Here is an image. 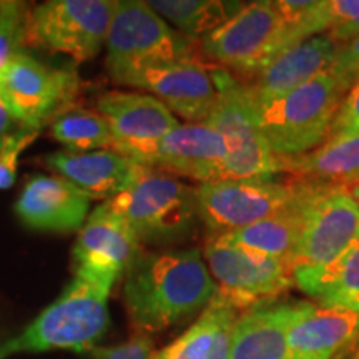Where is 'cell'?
Segmentation results:
<instances>
[{"label":"cell","mask_w":359,"mask_h":359,"mask_svg":"<svg viewBox=\"0 0 359 359\" xmlns=\"http://www.w3.org/2000/svg\"><path fill=\"white\" fill-rule=\"evenodd\" d=\"M45 165L57 177L74 183L90 200L109 201L128 187L140 163L115 150L72 151L48 155Z\"/></svg>","instance_id":"ffe728a7"},{"label":"cell","mask_w":359,"mask_h":359,"mask_svg":"<svg viewBox=\"0 0 359 359\" xmlns=\"http://www.w3.org/2000/svg\"><path fill=\"white\" fill-rule=\"evenodd\" d=\"M326 35H330L331 40L336 45H344L348 42H351V40L358 39L359 37V15L356 19L346 22V24L336 27V29L330 30Z\"/></svg>","instance_id":"836d02e7"},{"label":"cell","mask_w":359,"mask_h":359,"mask_svg":"<svg viewBox=\"0 0 359 359\" xmlns=\"http://www.w3.org/2000/svg\"><path fill=\"white\" fill-rule=\"evenodd\" d=\"M97 111L114 135V148L122 155L160 140L178 127V118L158 98L148 93L111 90L98 97Z\"/></svg>","instance_id":"2e32d148"},{"label":"cell","mask_w":359,"mask_h":359,"mask_svg":"<svg viewBox=\"0 0 359 359\" xmlns=\"http://www.w3.org/2000/svg\"><path fill=\"white\" fill-rule=\"evenodd\" d=\"M110 293L111 286L75 275L22 333L0 344V359L55 349L90 353L109 331Z\"/></svg>","instance_id":"7a4b0ae2"},{"label":"cell","mask_w":359,"mask_h":359,"mask_svg":"<svg viewBox=\"0 0 359 359\" xmlns=\"http://www.w3.org/2000/svg\"><path fill=\"white\" fill-rule=\"evenodd\" d=\"M359 132V79L351 85L341 102L338 111L331 125L330 138L346 137V135Z\"/></svg>","instance_id":"4dcf8cb0"},{"label":"cell","mask_w":359,"mask_h":359,"mask_svg":"<svg viewBox=\"0 0 359 359\" xmlns=\"http://www.w3.org/2000/svg\"><path fill=\"white\" fill-rule=\"evenodd\" d=\"M90 196L62 177L39 175L29 180L15 203V213L29 228L69 233L83 226Z\"/></svg>","instance_id":"ac0fdd59"},{"label":"cell","mask_w":359,"mask_h":359,"mask_svg":"<svg viewBox=\"0 0 359 359\" xmlns=\"http://www.w3.org/2000/svg\"><path fill=\"white\" fill-rule=\"evenodd\" d=\"M123 87L145 90L190 123H203L217 100L213 65L198 58L150 67L130 77Z\"/></svg>","instance_id":"9a60e30c"},{"label":"cell","mask_w":359,"mask_h":359,"mask_svg":"<svg viewBox=\"0 0 359 359\" xmlns=\"http://www.w3.org/2000/svg\"><path fill=\"white\" fill-rule=\"evenodd\" d=\"M341 359H346V356H344V358H341ZM348 359H351V358H348Z\"/></svg>","instance_id":"74e56055"},{"label":"cell","mask_w":359,"mask_h":359,"mask_svg":"<svg viewBox=\"0 0 359 359\" xmlns=\"http://www.w3.org/2000/svg\"><path fill=\"white\" fill-rule=\"evenodd\" d=\"M217 294V283L196 248L143 253L125 275L122 291L135 333L150 336L196 318Z\"/></svg>","instance_id":"6da1fadb"},{"label":"cell","mask_w":359,"mask_h":359,"mask_svg":"<svg viewBox=\"0 0 359 359\" xmlns=\"http://www.w3.org/2000/svg\"><path fill=\"white\" fill-rule=\"evenodd\" d=\"M27 12L29 8L22 2H0V75L25 45Z\"/></svg>","instance_id":"83f0119b"},{"label":"cell","mask_w":359,"mask_h":359,"mask_svg":"<svg viewBox=\"0 0 359 359\" xmlns=\"http://www.w3.org/2000/svg\"><path fill=\"white\" fill-rule=\"evenodd\" d=\"M293 276L320 306L359 313V240L325 266L294 268Z\"/></svg>","instance_id":"7402d4cb"},{"label":"cell","mask_w":359,"mask_h":359,"mask_svg":"<svg viewBox=\"0 0 359 359\" xmlns=\"http://www.w3.org/2000/svg\"><path fill=\"white\" fill-rule=\"evenodd\" d=\"M161 19L175 27L180 34L195 40L215 32L226 24L245 2L224 0H151L148 2Z\"/></svg>","instance_id":"d4e9b609"},{"label":"cell","mask_w":359,"mask_h":359,"mask_svg":"<svg viewBox=\"0 0 359 359\" xmlns=\"http://www.w3.org/2000/svg\"><path fill=\"white\" fill-rule=\"evenodd\" d=\"M15 123V120L12 118L11 111H8V107L6 100H4L2 92H0V140H2L6 135H8L12 130H15L12 125Z\"/></svg>","instance_id":"e575fe53"},{"label":"cell","mask_w":359,"mask_h":359,"mask_svg":"<svg viewBox=\"0 0 359 359\" xmlns=\"http://www.w3.org/2000/svg\"><path fill=\"white\" fill-rule=\"evenodd\" d=\"M142 245H175L201 223L196 188L173 175L140 165L128 187L105 201Z\"/></svg>","instance_id":"3957f363"},{"label":"cell","mask_w":359,"mask_h":359,"mask_svg":"<svg viewBox=\"0 0 359 359\" xmlns=\"http://www.w3.org/2000/svg\"><path fill=\"white\" fill-rule=\"evenodd\" d=\"M53 138L72 151L111 150L114 135L107 120L98 111L67 109L52 120Z\"/></svg>","instance_id":"4316f807"},{"label":"cell","mask_w":359,"mask_h":359,"mask_svg":"<svg viewBox=\"0 0 359 359\" xmlns=\"http://www.w3.org/2000/svg\"><path fill=\"white\" fill-rule=\"evenodd\" d=\"M304 302L269 299L238 314L230 359H288V331Z\"/></svg>","instance_id":"d6986e66"},{"label":"cell","mask_w":359,"mask_h":359,"mask_svg":"<svg viewBox=\"0 0 359 359\" xmlns=\"http://www.w3.org/2000/svg\"><path fill=\"white\" fill-rule=\"evenodd\" d=\"M349 90L333 74H321L286 95L258 100L259 133L278 156L304 155L327 142L331 125Z\"/></svg>","instance_id":"277c9868"},{"label":"cell","mask_w":359,"mask_h":359,"mask_svg":"<svg viewBox=\"0 0 359 359\" xmlns=\"http://www.w3.org/2000/svg\"><path fill=\"white\" fill-rule=\"evenodd\" d=\"M306 182L275 178L217 180L196 187L200 219L208 235L240 230L286 212L303 196Z\"/></svg>","instance_id":"ba28073f"},{"label":"cell","mask_w":359,"mask_h":359,"mask_svg":"<svg viewBox=\"0 0 359 359\" xmlns=\"http://www.w3.org/2000/svg\"><path fill=\"white\" fill-rule=\"evenodd\" d=\"M39 133L40 130L19 127L0 140V190L13 185L19 168V156Z\"/></svg>","instance_id":"f1b7e54d"},{"label":"cell","mask_w":359,"mask_h":359,"mask_svg":"<svg viewBox=\"0 0 359 359\" xmlns=\"http://www.w3.org/2000/svg\"><path fill=\"white\" fill-rule=\"evenodd\" d=\"M303 218L293 269L325 266L359 240V206L344 185L308 182Z\"/></svg>","instance_id":"30bf717a"},{"label":"cell","mask_w":359,"mask_h":359,"mask_svg":"<svg viewBox=\"0 0 359 359\" xmlns=\"http://www.w3.org/2000/svg\"><path fill=\"white\" fill-rule=\"evenodd\" d=\"M203 259L217 283L218 294L240 311L278 299L294 286L291 263L248 253L223 243L217 236H206Z\"/></svg>","instance_id":"7c38bea8"},{"label":"cell","mask_w":359,"mask_h":359,"mask_svg":"<svg viewBox=\"0 0 359 359\" xmlns=\"http://www.w3.org/2000/svg\"><path fill=\"white\" fill-rule=\"evenodd\" d=\"M359 343V313L303 303L288 331V359H341Z\"/></svg>","instance_id":"e0dca14e"},{"label":"cell","mask_w":359,"mask_h":359,"mask_svg":"<svg viewBox=\"0 0 359 359\" xmlns=\"http://www.w3.org/2000/svg\"><path fill=\"white\" fill-rule=\"evenodd\" d=\"M213 79L217 100L203 125L222 135L226 143L222 180L271 178L283 173L281 156L273 154L259 133L251 85L217 65Z\"/></svg>","instance_id":"8992f818"},{"label":"cell","mask_w":359,"mask_h":359,"mask_svg":"<svg viewBox=\"0 0 359 359\" xmlns=\"http://www.w3.org/2000/svg\"><path fill=\"white\" fill-rule=\"evenodd\" d=\"M238 318V316H236ZM236 318L228 320L224 325L219 327L217 338H215L212 349L206 354L205 359H230V349H231V327Z\"/></svg>","instance_id":"d6a6232c"},{"label":"cell","mask_w":359,"mask_h":359,"mask_svg":"<svg viewBox=\"0 0 359 359\" xmlns=\"http://www.w3.org/2000/svg\"><path fill=\"white\" fill-rule=\"evenodd\" d=\"M338 47L330 35H316L280 53L246 82L258 100L286 95L318 75L331 72Z\"/></svg>","instance_id":"44dd1931"},{"label":"cell","mask_w":359,"mask_h":359,"mask_svg":"<svg viewBox=\"0 0 359 359\" xmlns=\"http://www.w3.org/2000/svg\"><path fill=\"white\" fill-rule=\"evenodd\" d=\"M105 47L107 70L118 85L137 72L196 58L200 52L196 40L175 30L142 0L115 2Z\"/></svg>","instance_id":"5b68a950"},{"label":"cell","mask_w":359,"mask_h":359,"mask_svg":"<svg viewBox=\"0 0 359 359\" xmlns=\"http://www.w3.org/2000/svg\"><path fill=\"white\" fill-rule=\"evenodd\" d=\"M228 155L222 135L203 123L178 125L150 145L130 151L128 158L173 177L200 183L222 180L223 161Z\"/></svg>","instance_id":"5bb4252c"},{"label":"cell","mask_w":359,"mask_h":359,"mask_svg":"<svg viewBox=\"0 0 359 359\" xmlns=\"http://www.w3.org/2000/svg\"><path fill=\"white\" fill-rule=\"evenodd\" d=\"M283 173L316 183H346L359 180V132L331 138L304 155L281 156Z\"/></svg>","instance_id":"cb8c5ba5"},{"label":"cell","mask_w":359,"mask_h":359,"mask_svg":"<svg viewBox=\"0 0 359 359\" xmlns=\"http://www.w3.org/2000/svg\"><path fill=\"white\" fill-rule=\"evenodd\" d=\"M308 190V182L304 193ZM303 196L298 203L291 206L286 212L273 215L262 222L240 228V230L223 233V235H212L222 240L223 243L245 250L248 253L262 255L283 259L293 264L296 248L299 245V238L303 231Z\"/></svg>","instance_id":"603a6c76"},{"label":"cell","mask_w":359,"mask_h":359,"mask_svg":"<svg viewBox=\"0 0 359 359\" xmlns=\"http://www.w3.org/2000/svg\"><path fill=\"white\" fill-rule=\"evenodd\" d=\"M115 0H48L29 8L25 45L92 60L109 35Z\"/></svg>","instance_id":"9c48e42d"},{"label":"cell","mask_w":359,"mask_h":359,"mask_svg":"<svg viewBox=\"0 0 359 359\" xmlns=\"http://www.w3.org/2000/svg\"><path fill=\"white\" fill-rule=\"evenodd\" d=\"M80 90L75 72L52 69L24 50L0 75V92L12 118L20 127L40 130L70 109Z\"/></svg>","instance_id":"8fae6325"},{"label":"cell","mask_w":359,"mask_h":359,"mask_svg":"<svg viewBox=\"0 0 359 359\" xmlns=\"http://www.w3.org/2000/svg\"><path fill=\"white\" fill-rule=\"evenodd\" d=\"M200 52L213 65L250 80L299 42L283 20L275 2H248L215 32L200 39Z\"/></svg>","instance_id":"52a82bcc"},{"label":"cell","mask_w":359,"mask_h":359,"mask_svg":"<svg viewBox=\"0 0 359 359\" xmlns=\"http://www.w3.org/2000/svg\"><path fill=\"white\" fill-rule=\"evenodd\" d=\"M330 74L351 88V85L359 79V37L339 45Z\"/></svg>","instance_id":"1f68e13d"},{"label":"cell","mask_w":359,"mask_h":359,"mask_svg":"<svg viewBox=\"0 0 359 359\" xmlns=\"http://www.w3.org/2000/svg\"><path fill=\"white\" fill-rule=\"evenodd\" d=\"M351 359H359V343H358V346H356V349H354V353H353V356H351Z\"/></svg>","instance_id":"8d00e7d4"},{"label":"cell","mask_w":359,"mask_h":359,"mask_svg":"<svg viewBox=\"0 0 359 359\" xmlns=\"http://www.w3.org/2000/svg\"><path fill=\"white\" fill-rule=\"evenodd\" d=\"M155 343L150 334L135 333L115 346H95L90 351L92 359H154Z\"/></svg>","instance_id":"f546056e"},{"label":"cell","mask_w":359,"mask_h":359,"mask_svg":"<svg viewBox=\"0 0 359 359\" xmlns=\"http://www.w3.org/2000/svg\"><path fill=\"white\" fill-rule=\"evenodd\" d=\"M240 313V309L226 302L223 296L217 294L208 308L200 314L198 320L173 343L155 351L154 359H205L212 349L219 327Z\"/></svg>","instance_id":"484cf974"},{"label":"cell","mask_w":359,"mask_h":359,"mask_svg":"<svg viewBox=\"0 0 359 359\" xmlns=\"http://www.w3.org/2000/svg\"><path fill=\"white\" fill-rule=\"evenodd\" d=\"M143 255L142 243L109 205L97 206L79 230L72 250L75 275L114 285Z\"/></svg>","instance_id":"4fadbf2b"},{"label":"cell","mask_w":359,"mask_h":359,"mask_svg":"<svg viewBox=\"0 0 359 359\" xmlns=\"http://www.w3.org/2000/svg\"><path fill=\"white\" fill-rule=\"evenodd\" d=\"M344 188H346V191L353 196V200L356 201L358 206H359V180H358V182L346 183V185H344Z\"/></svg>","instance_id":"d590c367"}]
</instances>
